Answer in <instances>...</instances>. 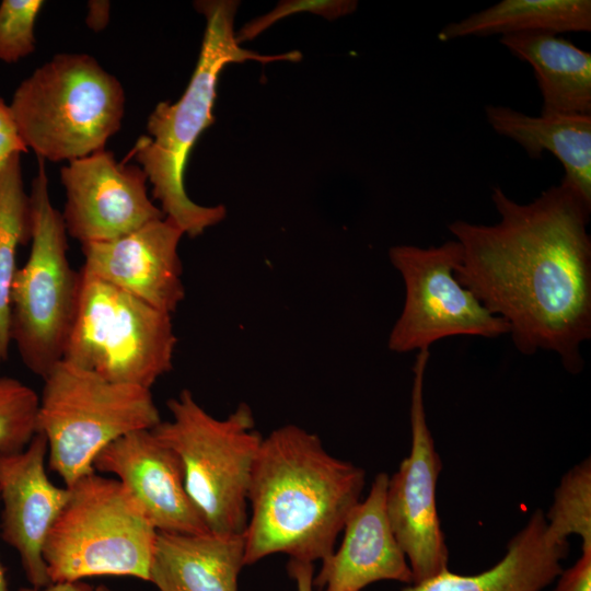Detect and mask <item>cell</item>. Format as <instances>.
<instances>
[{"label": "cell", "mask_w": 591, "mask_h": 591, "mask_svg": "<svg viewBox=\"0 0 591 591\" xmlns=\"http://www.w3.org/2000/svg\"><path fill=\"white\" fill-rule=\"evenodd\" d=\"M491 200L498 222L448 225L461 247L457 280L508 323L522 355L553 351L579 373L591 338V207L561 182L528 204L496 186Z\"/></svg>", "instance_id": "1"}, {"label": "cell", "mask_w": 591, "mask_h": 591, "mask_svg": "<svg viewBox=\"0 0 591 591\" xmlns=\"http://www.w3.org/2000/svg\"><path fill=\"white\" fill-rule=\"evenodd\" d=\"M364 482L361 467L333 456L304 428L286 425L263 437L247 493L245 566L274 554L312 564L325 559Z\"/></svg>", "instance_id": "2"}, {"label": "cell", "mask_w": 591, "mask_h": 591, "mask_svg": "<svg viewBox=\"0 0 591 591\" xmlns=\"http://www.w3.org/2000/svg\"><path fill=\"white\" fill-rule=\"evenodd\" d=\"M195 7L206 19V30L190 81L177 102H160L155 106L147 121L151 137H140L129 154L146 173L164 217L190 237L202 234L227 216L222 205L207 207L194 202L184 186L189 152L215 120L212 108L220 72L229 63L246 60L267 63L301 59L299 51L260 55L243 49L233 27L237 1L205 0L195 2Z\"/></svg>", "instance_id": "3"}, {"label": "cell", "mask_w": 591, "mask_h": 591, "mask_svg": "<svg viewBox=\"0 0 591 591\" xmlns=\"http://www.w3.org/2000/svg\"><path fill=\"white\" fill-rule=\"evenodd\" d=\"M10 107L37 158L70 162L105 149L120 129L125 92L92 56L59 54L21 82Z\"/></svg>", "instance_id": "4"}, {"label": "cell", "mask_w": 591, "mask_h": 591, "mask_svg": "<svg viewBox=\"0 0 591 591\" xmlns=\"http://www.w3.org/2000/svg\"><path fill=\"white\" fill-rule=\"evenodd\" d=\"M166 405L172 419L161 420L151 431L178 456L186 491L209 531L243 533L252 468L263 440L252 409L242 403L219 419L189 390Z\"/></svg>", "instance_id": "5"}, {"label": "cell", "mask_w": 591, "mask_h": 591, "mask_svg": "<svg viewBox=\"0 0 591 591\" xmlns=\"http://www.w3.org/2000/svg\"><path fill=\"white\" fill-rule=\"evenodd\" d=\"M43 548L51 582L114 576L149 581L158 531L116 479L91 473L71 486Z\"/></svg>", "instance_id": "6"}, {"label": "cell", "mask_w": 591, "mask_h": 591, "mask_svg": "<svg viewBox=\"0 0 591 591\" xmlns=\"http://www.w3.org/2000/svg\"><path fill=\"white\" fill-rule=\"evenodd\" d=\"M43 380L37 431L47 440L49 470L65 486L94 473L106 445L161 421L150 389L108 381L65 360Z\"/></svg>", "instance_id": "7"}, {"label": "cell", "mask_w": 591, "mask_h": 591, "mask_svg": "<svg viewBox=\"0 0 591 591\" xmlns=\"http://www.w3.org/2000/svg\"><path fill=\"white\" fill-rule=\"evenodd\" d=\"M30 195L31 252L10 290V339L24 366L44 379L62 360L73 323L80 273L68 259L61 212L51 204L44 159Z\"/></svg>", "instance_id": "8"}, {"label": "cell", "mask_w": 591, "mask_h": 591, "mask_svg": "<svg viewBox=\"0 0 591 591\" xmlns=\"http://www.w3.org/2000/svg\"><path fill=\"white\" fill-rule=\"evenodd\" d=\"M80 273L78 302L62 360L113 382L146 389L173 368L172 314Z\"/></svg>", "instance_id": "9"}, {"label": "cell", "mask_w": 591, "mask_h": 591, "mask_svg": "<svg viewBox=\"0 0 591 591\" xmlns=\"http://www.w3.org/2000/svg\"><path fill=\"white\" fill-rule=\"evenodd\" d=\"M457 241L439 246L395 245L389 257L405 285L403 310L389 335L387 347L397 354L426 350L443 338L509 334L501 317L490 313L456 278Z\"/></svg>", "instance_id": "10"}, {"label": "cell", "mask_w": 591, "mask_h": 591, "mask_svg": "<svg viewBox=\"0 0 591 591\" xmlns=\"http://www.w3.org/2000/svg\"><path fill=\"white\" fill-rule=\"evenodd\" d=\"M430 350H419L413 367L409 421L412 447L389 478L386 510L394 535L409 564L413 583L449 569V551L437 509L442 462L429 429L424 381Z\"/></svg>", "instance_id": "11"}, {"label": "cell", "mask_w": 591, "mask_h": 591, "mask_svg": "<svg viewBox=\"0 0 591 591\" xmlns=\"http://www.w3.org/2000/svg\"><path fill=\"white\" fill-rule=\"evenodd\" d=\"M67 234L81 244L111 241L164 218L147 193L143 170L101 150L60 170Z\"/></svg>", "instance_id": "12"}, {"label": "cell", "mask_w": 591, "mask_h": 591, "mask_svg": "<svg viewBox=\"0 0 591 591\" xmlns=\"http://www.w3.org/2000/svg\"><path fill=\"white\" fill-rule=\"evenodd\" d=\"M47 453V440L38 431L23 451L0 453V536L15 549L27 582L35 588L51 583L43 548L70 495L67 486L49 479Z\"/></svg>", "instance_id": "13"}, {"label": "cell", "mask_w": 591, "mask_h": 591, "mask_svg": "<svg viewBox=\"0 0 591 591\" xmlns=\"http://www.w3.org/2000/svg\"><path fill=\"white\" fill-rule=\"evenodd\" d=\"M93 467L115 475L158 532H210L186 491L178 456L151 429L116 439L96 455Z\"/></svg>", "instance_id": "14"}, {"label": "cell", "mask_w": 591, "mask_h": 591, "mask_svg": "<svg viewBox=\"0 0 591 591\" xmlns=\"http://www.w3.org/2000/svg\"><path fill=\"white\" fill-rule=\"evenodd\" d=\"M183 235L164 217L111 241L84 243L80 270L172 314L185 297L178 255Z\"/></svg>", "instance_id": "15"}, {"label": "cell", "mask_w": 591, "mask_h": 591, "mask_svg": "<svg viewBox=\"0 0 591 591\" xmlns=\"http://www.w3.org/2000/svg\"><path fill=\"white\" fill-rule=\"evenodd\" d=\"M389 478L379 473L366 499L350 512L339 548L322 560L314 577L318 591H362L382 580L413 583L409 564L387 515Z\"/></svg>", "instance_id": "16"}, {"label": "cell", "mask_w": 591, "mask_h": 591, "mask_svg": "<svg viewBox=\"0 0 591 591\" xmlns=\"http://www.w3.org/2000/svg\"><path fill=\"white\" fill-rule=\"evenodd\" d=\"M244 554V532H158L149 582L158 591H237Z\"/></svg>", "instance_id": "17"}, {"label": "cell", "mask_w": 591, "mask_h": 591, "mask_svg": "<svg viewBox=\"0 0 591 591\" xmlns=\"http://www.w3.org/2000/svg\"><path fill=\"white\" fill-rule=\"evenodd\" d=\"M568 543L554 542L546 532L544 513L537 509L513 535L503 557L477 575L449 569L402 591H542L561 572Z\"/></svg>", "instance_id": "18"}, {"label": "cell", "mask_w": 591, "mask_h": 591, "mask_svg": "<svg viewBox=\"0 0 591 591\" xmlns=\"http://www.w3.org/2000/svg\"><path fill=\"white\" fill-rule=\"evenodd\" d=\"M485 115L499 136L517 142L531 158L554 154L565 171L560 182L591 207V115L530 116L502 105H487Z\"/></svg>", "instance_id": "19"}, {"label": "cell", "mask_w": 591, "mask_h": 591, "mask_svg": "<svg viewBox=\"0 0 591 591\" xmlns=\"http://www.w3.org/2000/svg\"><path fill=\"white\" fill-rule=\"evenodd\" d=\"M499 42L533 69L543 116L591 115V54L554 34H519Z\"/></svg>", "instance_id": "20"}, {"label": "cell", "mask_w": 591, "mask_h": 591, "mask_svg": "<svg viewBox=\"0 0 591 591\" xmlns=\"http://www.w3.org/2000/svg\"><path fill=\"white\" fill-rule=\"evenodd\" d=\"M581 32H591L590 0H502L447 24L438 39Z\"/></svg>", "instance_id": "21"}, {"label": "cell", "mask_w": 591, "mask_h": 591, "mask_svg": "<svg viewBox=\"0 0 591 591\" xmlns=\"http://www.w3.org/2000/svg\"><path fill=\"white\" fill-rule=\"evenodd\" d=\"M32 216L21 167L14 154L0 170V361L8 358L10 339V290L16 271L19 245L31 240Z\"/></svg>", "instance_id": "22"}, {"label": "cell", "mask_w": 591, "mask_h": 591, "mask_svg": "<svg viewBox=\"0 0 591 591\" xmlns=\"http://www.w3.org/2000/svg\"><path fill=\"white\" fill-rule=\"evenodd\" d=\"M545 515L546 532L557 543L577 535L582 549L591 548V461L584 459L560 479Z\"/></svg>", "instance_id": "23"}, {"label": "cell", "mask_w": 591, "mask_h": 591, "mask_svg": "<svg viewBox=\"0 0 591 591\" xmlns=\"http://www.w3.org/2000/svg\"><path fill=\"white\" fill-rule=\"evenodd\" d=\"M39 396L14 378H0V453L23 451L37 433Z\"/></svg>", "instance_id": "24"}, {"label": "cell", "mask_w": 591, "mask_h": 591, "mask_svg": "<svg viewBox=\"0 0 591 591\" xmlns=\"http://www.w3.org/2000/svg\"><path fill=\"white\" fill-rule=\"evenodd\" d=\"M42 0H3L0 3V60L12 63L35 49L34 25Z\"/></svg>", "instance_id": "25"}, {"label": "cell", "mask_w": 591, "mask_h": 591, "mask_svg": "<svg viewBox=\"0 0 591 591\" xmlns=\"http://www.w3.org/2000/svg\"><path fill=\"white\" fill-rule=\"evenodd\" d=\"M357 5L358 2L352 0L283 2V4L280 3L277 5L269 14L246 24L241 32L237 33L236 39L239 44L243 40L252 39L277 20L294 12L296 9L311 11L313 13L322 14L328 20H334L352 13L357 9Z\"/></svg>", "instance_id": "26"}, {"label": "cell", "mask_w": 591, "mask_h": 591, "mask_svg": "<svg viewBox=\"0 0 591 591\" xmlns=\"http://www.w3.org/2000/svg\"><path fill=\"white\" fill-rule=\"evenodd\" d=\"M27 151L10 105L0 97V170L14 154Z\"/></svg>", "instance_id": "27"}, {"label": "cell", "mask_w": 591, "mask_h": 591, "mask_svg": "<svg viewBox=\"0 0 591 591\" xmlns=\"http://www.w3.org/2000/svg\"><path fill=\"white\" fill-rule=\"evenodd\" d=\"M552 591H591V548L582 549L576 563L561 570Z\"/></svg>", "instance_id": "28"}, {"label": "cell", "mask_w": 591, "mask_h": 591, "mask_svg": "<svg viewBox=\"0 0 591 591\" xmlns=\"http://www.w3.org/2000/svg\"><path fill=\"white\" fill-rule=\"evenodd\" d=\"M287 572L294 582L296 591H314V567L312 563L289 559Z\"/></svg>", "instance_id": "29"}, {"label": "cell", "mask_w": 591, "mask_h": 591, "mask_svg": "<svg viewBox=\"0 0 591 591\" xmlns=\"http://www.w3.org/2000/svg\"><path fill=\"white\" fill-rule=\"evenodd\" d=\"M109 2L108 1H90L89 14L86 24L93 31L103 30L109 20Z\"/></svg>", "instance_id": "30"}, {"label": "cell", "mask_w": 591, "mask_h": 591, "mask_svg": "<svg viewBox=\"0 0 591 591\" xmlns=\"http://www.w3.org/2000/svg\"><path fill=\"white\" fill-rule=\"evenodd\" d=\"M18 591H95L90 583L81 580L73 582H51L43 588L21 587Z\"/></svg>", "instance_id": "31"}, {"label": "cell", "mask_w": 591, "mask_h": 591, "mask_svg": "<svg viewBox=\"0 0 591 591\" xmlns=\"http://www.w3.org/2000/svg\"><path fill=\"white\" fill-rule=\"evenodd\" d=\"M0 591H11L5 573V568L0 561Z\"/></svg>", "instance_id": "32"}, {"label": "cell", "mask_w": 591, "mask_h": 591, "mask_svg": "<svg viewBox=\"0 0 591 591\" xmlns=\"http://www.w3.org/2000/svg\"><path fill=\"white\" fill-rule=\"evenodd\" d=\"M95 591H117L115 589H112L107 586H104V584H100L99 587L95 588Z\"/></svg>", "instance_id": "33"}]
</instances>
